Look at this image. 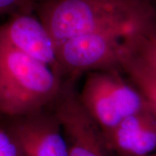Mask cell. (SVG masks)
Returning a JSON list of instances; mask_svg holds the SVG:
<instances>
[{
  "label": "cell",
  "instance_id": "6da1fadb",
  "mask_svg": "<svg viewBox=\"0 0 156 156\" xmlns=\"http://www.w3.org/2000/svg\"><path fill=\"white\" fill-rule=\"evenodd\" d=\"M37 9L56 46L99 30L156 31V10L151 0H44Z\"/></svg>",
  "mask_w": 156,
  "mask_h": 156
},
{
  "label": "cell",
  "instance_id": "7a4b0ae2",
  "mask_svg": "<svg viewBox=\"0 0 156 156\" xmlns=\"http://www.w3.org/2000/svg\"><path fill=\"white\" fill-rule=\"evenodd\" d=\"M64 80L48 65L0 38V118L48 107Z\"/></svg>",
  "mask_w": 156,
  "mask_h": 156
},
{
  "label": "cell",
  "instance_id": "3957f363",
  "mask_svg": "<svg viewBox=\"0 0 156 156\" xmlns=\"http://www.w3.org/2000/svg\"><path fill=\"white\" fill-rule=\"evenodd\" d=\"M155 31L138 28L99 30L67 39L56 46L58 73L76 80L84 73L122 69L135 53L138 43Z\"/></svg>",
  "mask_w": 156,
  "mask_h": 156
},
{
  "label": "cell",
  "instance_id": "277c9868",
  "mask_svg": "<svg viewBox=\"0 0 156 156\" xmlns=\"http://www.w3.org/2000/svg\"><path fill=\"white\" fill-rule=\"evenodd\" d=\"M75 82L64 80L59 93L48 106L61 124L68 156H115L103 131L82 104Z\"/></svg>",
  "mask_w": 156,
  "mask_h": 156
},
{
  "label": "cell",
  "instance_id": "5b68a950",
  "mask_svg": "<svg viewBox=\"0 0 156 156\" xmlns=\"http://www.w3.org/2000/svg\"><path fill=\"white\" fill-rule=\"evenodd\" d=\"M1 119L20 156H68L61 124L49 107Z\"/></svg>",
  "mask_w": 156,
  "mask_h": 156
},
{
  "label": "cell",
  "instance_id": "8992f818",
  "mask_svg": "<svg viewBox=\"0 0 156 156\" xmlns=\"http://www.w3.org/2000/svg\"><path fill=\"white\" fill-rule=\"evenodd\" d=\"M0 38L20 51L48 65L60 76L55 42L41 20L33 13L12 15L7 23L0 26Z\"/></svg>",
  "mask_w": 156,
  "mask_h": 156
},
{
  "label": "cell",
  "instance_id": "52a82bcc",
  "mask_svg": "<svg viewBox=\"0 0 156 156\" xmlns=\"http://www.w3.org/2000/svg\"><path fill=\"white\" fill-rule=\"evenodd\" d=\"M115 156H147L156 152V115L149 108L122 119L104 134Z\"/></svg>",
  "mask_w": 156,
  "mask_h": 156
},
{
  "label": "cell",
  "instance_id": "ba28073f",
  "mask_svg": "<svg viewBox=\"0 0 156 156\" xmlns=\"http://www.w3.org/2000/svg\"><path fill=\"white\" fill-rule=\"evenodd\" d=\"M78 93L84 108L103 134L113 129L122 121L107 87L104 71L88 73L82 90Z\"/></svg>",
  "mask_w": 156,
  "mask_h": 156
},
{
  "label": "cell",
  "instance_id": "9c48e42d",
  "mask_svg": "<svg viewBox=\"0 0 156 156\" xmlns=\"http://www.w3.org/2000/svg\"><path fill=\"white\" fill-rule=\"evenodd\" d=\"M122 69L145 98L148 108L156 115V75L146 69L134 55L124 62Z\"/></svg>",
  "mask_w": 156,
  "mask_h": 156
},
{
  "label": "cell",
  "instance_id": "30bf717a",
  "mask_svg": "<svg viewBox=\"0 0 156 156\" xmlns=\"http://www.w3.org/2000/svg\"><path fill=\"white\" fill-rule=\"evenodd\" d=\"M134 56L146 69L156 75V32L140 39Z\"/></svg>",
  "mask_w": 156,
  "mask_h": 156
},
{
  "label": "cell",
  "instance_id": "8fae6325",
  "mask_svg": "<svg viewBox=\"0 0 156 156\" xmlns=\"http://www.w3.org/2000/svg\"><path fill=\"white\" fill-rule=\"evenodd\" d=\"M44 0H0V16L18 12L33 13Z\"/></svg>",
  "mask_w": 156,
  "mask_h": 156
},
{
  "label": "cell",
  "instance_id": "7c38bea8",
  "mask_svg": "<svg viewBox=\"0 0 156 156\" xmlns=\"http://www.w3.org/2000/svg\"><path fill=\"white\" fill-rule=\"evenodd\" d=\"M0 156H20L19 150L10 134L0 124Z\"/></svg>",
  "mask_w": 156,
  "mask_h": 156
},
{
  "label": "cell",
  "instance_id": "4fadbf2b",
  "mask_svg": "<svg viewBox=\"0 0 156 156\" xmlns=\"http://www.w3.org/2000/svg\"><path fill=\"white\" fill-rule=\"evenodd\" d=\"M147 156H156V152H155V153H152V154H151V155H147Z\"/></svg>",
  "mask_w": 156,
  "mask_h": 156
}]
</instances>
